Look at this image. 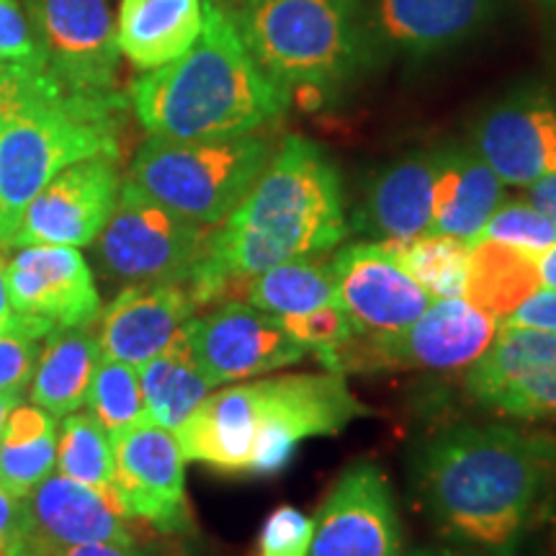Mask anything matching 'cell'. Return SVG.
<instances>
[{
	"label": "cell",
	"instance_id": "obj_1",
	"mask_svg": "<svg viewBox=\"0 0 556 556\" xmlns=\"http://www.w3.org/2000/svg\"><path fill=\"white\" fill-rule=\"evenodd\" d=\"M413 482L451 544H513L554 503L556 435L503 422L446 428L417 451Z\"/></svg>",
	"mask_w": 556,
	"mask_h": 556
},
{
	"label": "cell",
	"instance_id": "obj_2",
	"mask_svg": "<svg viewBox=\"0 0 556 556\" xmlns=\"http://www.w3.org/2000/svg\"><path fill=\"white\" fill-rule=\"evenodd\" d=\"M348 235L343 180L319 144L289 135L219 229L186 287L199 307L281 263L323 255Z\"/></svg>",
	"mask_w": 556,
	"mask_h": 556
},
{
	"label": "cell",
	"instance_id": "obj_3",
	"mask_svg": "<svg viewBox=\"0 0 556 556\" xmlns=\"http://www.w3.org/2000/svg\"><path fill=\"white\" fill-rule=\"evenodd\" d=\"M371 415L343 374H281L206 397L178 430L186 462L222 475H278L304 441L338 435Z\"/></svg>",
	"mask_w": 556,
	"mask_h": 556
},
{
	"label": "cell",
	"instance_id": "obj_4",
	"mask_svg": "<svg viewBox=\"0 0 556 556\" xmlns=\"http://www.w3.org/2000/svg\"><path fill=\"white\" fill-rule=\"evenodd\" d=\"M124 114L119 90L67 88L39 54L0 67V242L11 248L29 201L67 165L119 157Z\"/></svg>",
	"mask_w": 556,
	"mask_h": 556
},
{
	"label": "cell",
	"instance_id": "obj_5",
	"mask_svg": "<svg viewBox=\"0 0 556 556\" xmlns=\"http://www.w3.org/2000/svg\"><path fill=\"white\" fill-rule=\"evenodd\" d=\"M289 103L291 88L253 60L219 0H204V26L189 50L131 86L139 124L165 139L253 135Z\"/></svg>",
	"mask_w": 556,
	"mask_h": 556
},
{
	"label": "cell",
	"instance_id": "obj_6",
	"mask_svg": "<svg viewBox=\"0 0 556 556\" xmlns=\"http://www.w3.org/2000/svg\"><path fill=\"white\" fill-rule=\"evenodd\" d=\"M227 16L253 60L287 88H332L364 54L356 0H235Z\"/></svg>",
	"mask_w": 556,
	"mask_h": 556
},
{
	"label": "cell",
	"instance_id": "obj_7",
	"mask_svg": "<svg viewBox=\"0 0 556 556\" xmlns=\"http://www.w3.org/2000/svg\"><path fill=\"white\" fill-rule=\"evenodd\" d=\"M274 155L270 137H150L137 150L127 184L204 227L222 225L242 204Z\"/></svg>",
	"mask_w": 556,
	"mask_h": 556
},
{
	"label": "cell",
	"instance_id": "obj_8",
	"mask_svg": "<svg viewBox=\"0 0 556 556\" xmlns=\"http://www.w3.org/2000/svg\"><path fill=\"white\" fill-rule=\"evenodd\" d=\"M497 336V319L464 296L438 299L413 325L392 336H358L336 356L338 374L456 371L482 356Z\"/></svg>",
	"mask_w": 556,
	"mask_h": 556
},
{
	"label": "cell",
	"instance_id": "obj_9",
	"mask_svg": "<svg viewBox=\"0 0 556 556\" xmlns=\"http://www.w3.org/2000/svg\"><path fill=\"white\" fill-rule=\"evenodd\" d=\"M208 235L204 225L180 217L124 180L96 255L116 281H186L204 255Z\"/></svg>",
	"mask_w": 556,
	"mask_h": 556
},
{
	"label": "cell",
	"instance_id": "obj_10",
	"mask_svg": "<svg viewBox=\"0 0 556 556\" xmlns=\"http://www.w3.org/2000/svg\"><path fill=\"white\" fill-rule=\"evenodd\" d=\"M39 60L80 93H114L119 73L116 21L106 0H24Z\"/></svg>",
	"mask_w": 556,
	"mask_h": 556
},
{
	"label": "cell",
	"instance_id": "obj_11",
	"mask_svg": "<svg viewBox=\"0 0 556 556\" xmlns=\"http://www.w3.org/2000/svg\"><path fill=\"white\" fill-rule=\"evenodd\" d=\"M114 486L131 520L160 533H186L191 510L186 500V456L173 430L148 420L111 435Z\"/></svg>",
	"mask_w": 556,
	"mask_h": 556
},
{
	"label": "cell",
	"instance_id": "obj_12",
	"mask_svg": "<svg viewBox=\"0 0 556 556\" xmlns=\"http://www.w3.org/2000/svg\"><path fill=\"white\" fill-rule=\"evenodd\" d=\"M193 358L212 387L296 366L307 356L281 317L248 302H227L206 317L186 323Z\"/></svg>",
	"mask_w": 556,
	"mask_h": 556
},
{
	"label": "cell",
	"instance_id": "obj_13",
	"mask_svg": "<svg viewBox=\"0 0 556 556\" xmlns=\"http://www.w3.org/2000/svg\"><path fill=\"white\" fill-rule=\"evenodd\" d=\"M119 157L96 155L67 165L29 201L11 238L24 245H90L106 227L122 191Z\"/></svg>",
	"mask_w": 556,
	"mask_h": 556
},
{
	"label": "cell",
	"instance_id": "obj_14",
	"mask_svg": "<svg viewBox=\"0 0 556 556\" xmlns=\"http://www.w3.org/2000/svg\"><path fill=\"white\" fill-rule=\"evenodd\" d=\"M307 556H405L389 479L374 462L351 464L315 516Z\"/></svg>",
	"mask_w": 556,
	"mask_h": 556
},
{
	"label": "cell",
	"instance_id": "obj_15",
	"mask_svg": "<svg viewBox=\"0 0 556 556\" xmlns=\"http://www.w3.org/2000/svg\"><path fill=\"white\" fill-rule=\"evenodd\" d=\"M467 392L479 407L507 417H556V336L500 328L467 371Z\"/></svg>",
	"mask_w": 556,
	"mask_h": 556
},
{
	"label": "cell",
	"instance_id": "obj_16",
	"mask_svg": "<svg viewBox=\"0 0 556 556\" xmlns=\"http://www.w3.org/2000/svg\"><path fill=\"white\" fill-rule=\"evenodd\" d=\"M21 503V520L9 554L34 546L137 544L116 492L93 490L62 475H50Z\"/></svg>",
	"mask_w": 556,
	"mask_h": 556
},
{
	"label": "cell",
	"instance_id": "obj_17",
	"mask_svg": "<svg viewBox=\"0 0 556 556\" xmlns=\"http://www.w3.org/2000/svg\"><path fill=\"white\" fill-rule=\"evenodd\" d=\"M340 304L361 336H392L426 312L430 296L405 268L394 261L384 242H356L330 261Z\"/></svg>",
	"mask_w": 556,
	"mask_h": 556
},
{
	"label": "cell",
	"instance_id": "obj_18",
	"mask_svg": "<svg viewBox=\"0 0 556 556\" xmlns=\"http://www.w3.org/2000/svg\"><path fill=\"white\" fill-rule=\"evenodd\" d=\"M11 307L47 319L54 330L88 328L101 315V296L86 258L70 245H24L9 261Z\"/></svg>",
	"mask_w": 556,
	"mask_h": 556
},
{
	"label": "cell",
	"instance_id": "obj_19",
	"mask_svg": "<svg viewBox=\"0 0 556 556\" xmlns=\"http://www.w3.org/2000/svg\"><path fill=\"white\" fill-rule=\"evenodd\" d=\"M197 309L199 304L184 281L131 283L101 309V353L139 368L178 336Z\"/></svg>",
	"mask_w": 556,
	"mask_h": 556
},
{
	"label": "cell",
	"instance_id": "obj_20",
	"mask_svg": "<svg viewBox=\"0 0 556 556\" xmlns=\"http://www.w3.org/2000/svg\"><path fill=\"white\" fill-rule=\"evenodd\" d=\"M477 155L518 189L556 173V109L539 96L492 109L477 127Z\"/></svg>",
	"mask_w": 556,
	"mask_h": 556
},
{
	"label": "cell",
	"instance_id": "obj_21",
	"mask_svg": "<svg viewBox=\"0 0 556 556\" xmlns=\"http://www.w3.org/2000/svg\"><path fill=\"white\" fill-rule=\"evenodd\" d=\"M435 186L430 229L433 235L475 240L503 204V180L477 152H435Z\"/></svg>",
	"mask_w": 556,
	"mask_h": 556
},
{
	"label": "cell",
	"instance_id": "obj_22",
	"mask_svg": "<svg viewBox=\"0 0 556 556\" xmlns=\"http://www.w3.org/2000/svg\"><path fill=\"white\" fill-rule=\"evenodd\" d=\"M204 26V0H122L116 18L119 52L139 70L178 60Z\"/></svg>",
	"mask_w": 556,
	"mask_h": 556
},
{
	"label": "cell",
	"instance_id": "obj_23",
	"mask_svg": "<svg viewBox=\"0 0 556 556\" xmlns=\"http://www.w3.org/2000/svg\"><path fill=\"white\" fill-rule=\"evenodd\" d=\"M435 155H413L381 170L366 193L364 225L384 240H413L430 229Z\"/></svg>",
	"mask_w": 556,
	"mask_h": 556
},
{
	"label": "cell",
	"instance_id": "obj_24",
	"mask_svg": "<svg viewBox=\"0 0 556 556\" xmlns=\"http://www.w3.org/2000/svg\"><path fill=\"white\" fill-rule=\"evenodd\" d=\"M103 358L99 338L83 328L52 330L34 368L31 402L54 417L75 413L88 397L90 379Z\"/></svg>",
	"mask_w": 556,
	"mask_h": 556
},
{
	"label": "cell",
	"instance_id": "obj_25",
	"mask_svg": "<svg viewBox=\"0 0 556 556\" xmlns=\"http://www.w3.org/2000/svg\"><path fill=\"white\" fill-rule=\"evenodd\" d=\"M539 255L490 238H475L464 299L484 315L505 319L520 302L541 289Z\"/></svg>",
	"mask_w": 556,
	"mask_h": 556
},
{
	"label": "cell",
	"instance_id": "obj_26",
	"mask_svg": "<svg viewBox=\"0 0 556 556\" xmlns=\"http://www.w3.org/2000/svg\"><path fill=\"white\" fill-rule=\"evenodd\" d=\"M148 417L157 426L178 430L189 415L208 397L212 384L193 358L189 328H180L155 358L137 368Z\"/></svg>",
	"mask_w": 556,
	"mask_h": 556
},
{
	"label": "cell",
	"instance_id": "obj_27",
	"mask_svg": "<svg viewBox=\"0 0 556 556\" xmlns=\"http://www.w3.org/2000/svg\"><path fill=\"white\" fill-rule=\"evenodd\" d=\"M379 24L409 52H435L464 39L484 16L486 0H377Z\"/></svg>",
	"mask_w": 556,
	"mask_h": 556
},
{
	"label": "cell",
	"instance_id": "obj_28",
	"mask_svg": "<svg viewBox=\"0 0 556 556\" xmlns=\"http://www.w3.org/2000/svg\"><path fill=\"white\" fill-rule=\"evenodd\" d=\"M58 462V422L37 405H18L0 433V490L26 497L52 475Z\"/></svg>",
	"mask_w": 556,
	"mask_h": 556
},
{
	"label": "cell",
	"instance_id": "obj_29",
	"mask_svg": "<svg viewBox=\"0 0 556 556\" xmlns=\"http://www.w3.org/2000/svg\"><path fill=\"white\" fill-rule=\"evenodd\" d=\"M240 294L248 304L276 317H299L309 312L340 304L330 261L296 258L263 270L240 283Z\"/></svg>",
	"mask_w": 556,
	"mask_h": 556
},
{
	"label": "cell",
	"instance_id": "obj_30",
	"mask_svg": "<svg viewBox=\"0 0 556 556\" xmlns=\"http://www.w3.org/2000/svg\"><path fill=\"white\" fill-rule=\"evenodd\" d=\"M384 245L430 296H464L471 240L426 232L413 240H384Z\"/></svg>",
	"mask_w": 556,
	"mask_h": 556
},
{
	"label": "cell",
	"instance_id": "obj_31",
	"mask_svg": "<svg viewBox=\"0 0 556 556\" xmlns=\"http://www.w3.org/2000/svg\"><path fill=\"white\" fill-rule=\"evenodd\" d=\"M58 475L93 490L116 492L114 486V443L109 430L90 413L62 417L58 435Z\"/></svg>",
	"mask_w": 556,
	"mask_h": 556
},
{
	"label": "cell",
	"instance_id": "obj_32",
	"mask_svg": "<svg viewBox=\"0 0 556 556\" xmlns=\"http://www.w3.org/2000/svg\"><path fill=\"white\" fill-rule=\"evenodd\" d=\"M86 405L90 415L109 430V435L122 433L137 422L148 420L142 387L135 366L119 364L103 356L90 379Z\"/></svg>",
	"mask_w": 556,
	"mask_h": 556
},
{
	"label": "cell",
	"instance_id": "obj_33",
	"mask_svg": "<svg viewBox=\"0 0 556 556\" xmlns=\"http://www.w3.org/2000/svg\"><path fill=\"white\" fill-rule=\"evenodd\" d=\"M283 328H287L294 340H299L307 351H315L319 364L332 371L336 356L343 348L358 336L356 325L348 317L343 304H332L309 312V315L299 317H281Z\"/></svg>",
	"mask_w": 556,
	"mask_h": 556
},
{
	"label": "cell",
	"instance_id": "obj_34",
	"mask_svg": "<svg viewBox=\"0 0 556 556\" xmlns=\"http://www.w3.org/2000/svg\"><path fill=\"white\" fill-rule=\"evenodd\" d=\"M479 238H490L526 250V253L541 255L556 242V229L533 204L510 201V204H500L495 208Z\"/></svg>",
	"mask_w": 556,
	"mask_h": 556
},
{
	"label": "cell",
	"instance_id": "obj_35",
	"mask_svg": "<svg viewBox=\"0 0 556 556\" xmlns=\"http://www.w3.org/2000/svg\"><path fill=\"white\" fill-rule=\"evenodd\" d=\"M52 330L47 319L16 315V323L0 332V389L29 384L39 361V343Z\"/></svg>",
	"mask_w": 556,
	"mask_h": 556
},
{
	"label": "cell",
	"instance_id": "obj_36",
	"mask_svg": "<svg viewBox=\"0 0 556 556\" xmlns=\"http://www.w3.org/2000/svg\"><path fill=\"white\" fill-rule=\"evenodd\" d=\"M315 518L304 516L294 505H281L266 518L255 556H307Z\"/></svg>",
	"mask_w": 556,
	"mask_h": 556
},
{
	"label": "cell",
	"instance_id": "obj_37",
	"mask_svg": "<svg viewBox=\"0 0 556 556\" xmlns=\"http://www.w3.org/2000/svg\"><path fill=\"white\" fill-rule=\"evenodd\" d=\"M37 58L29 18L18 9V0H0V67Z\"/></svg>",
	"mask_w": 556,
	"mask_h": 556
},
{
	"label": "cell",
	"instance_id": "obj_38",
	"mask_svg": "<svg viewBox=\"0 0 556 556\" xmlns=\"http://www.w3.org/2000/svg\"><path fill=\"white\" fill-rule=\"evenodd\" d=\"M503 328H528L541 332H554L556 336V289L533 291L526 302L503 319Z\"/></svg>",
	"mask_w": 556,
	"mask_h": 556
},
{
	"label": "cell",
	"instance_id": "obj_39",
	"mask_svg": "<svg viewBox=\"0 0 556 556\" xmlns=\"http://www.w3.org/2000/svg\"><path fill=\"white\" fill-rule=\"evenodd\" d=\"M13 556H157L150 548H142L139 544H109V541H99V544H73V546H34L24 548V552Z\"/></svg>",
	"mask_w": 556,
	"mask_h": 556
},
{
	"label": "cell",
	"instance_id": "obj_40",
	"mask_svg": "<svg viewBox=\"0 0 556 556\" xmlns=\"http://www.w3.org/2000/svg\"><path fill=\"white\" fill-rule=\"evenodd\" d=\"M528 204L536 206L556 229V173H548L528 186Z\"/></svg>",
	"mask_w": 556,
	"mask_h": 556
},
{
	"label": "cell",
	"instance_id": "obj_41",
	"mask_svg": "<svg viewBox=\"0 0 556 556\" xmlns=\"http://www.w3.org/2000/svg\"><path fill=\"white\" fill-rule=\"evenodd\" d=\"M413 556H520V541L505 546H475V544H451L433 552H417Z\"/></svg>",
	"mask_w": 556,
	"mask_h": 556
},
{
	"label": "cell",
	"instance_id": "obj_42",
	"mask_svg": "<svg viewBox=\"0 0 556 556\" xmlns=\"http://www.w3.org/2000/svg\"><path fill=\"white\" fill-rule=\"evenodd\" d=\"M21 520V503L18 497L9 495L5 490H0V544L9 546L16 539Z\"/></svg>",
	"mask_w": 556,
	"mask_h": 556
},
{
	"label": "cell",
	"instance_id": "obj_43",
	"mask_svg": "<svg viewBox=\"0 0 556 556\" xmlns=\"http://www.w3.org/2000/svg\"><path fill=\"white\" fill-rule=\"evenodd\" d=\"M5 250L9 245L0 242V317H13L16 312L11 307V294H9V261H5Z\"/></svg>",
	"mask_w": 556,
	"mask_h": 556
},
{
	"label": "cell",
	"instance_id": "obj_44",
	"mask_svg": "<svg viewBox=\"0 0 556 556\" xmlns=\"http://www.w3.org/2000/svg\"><path fill=\"white\" fill-rule=\"evenodd\" d=\"M539 278L544 289H556V242L539 255Z\"/></svg>",
	"mask_w": 556,
	"mask_h": 556
},
{
	"label": "cell",
	"instance_id": "obj_45",
	"mask_svg": "<svg viewBox=\"0 0 556 556\" xmlns=\"http://www.w3.org/2000/svg\"><path fill=\"white\" fill-rule=\"evenodd\" d=\"M21 394H24V387L0 389V433H3V426L5 420H9V415L21 405Z\"/></svg>",
	"mask_w": 556,
	"mask_h": 556
},
{
	"label": "cell",
	"instance_id": "obj_46",
	"mask_svg": "<svg viewBox=\"0 0 556 556\" xmlns=\"http://www.w3.org/2000/svg\"><path fill=\"white\" fill-rule=\"evenodd\" d=\"M13 323H16V315H13V317H0V332L9 330Z\"/></svg>",
	"mask_w": 556,
	"mask_h": 556
},
{
	"label": "cell",
	"instance_id": "obj_47",
	"mask_svg": "<svg viewBox=\"0 0 556 556\" xmlns=\"http://www.w3.org/2000/svg\"><path fill=\"white\" fill-rule=\"evenodd\" d=\"M0 556H11L9 548H5V544H0Z\"/></svg>",
	"mask_w": 556,
	"mask_h": 556
}]
</instances>
